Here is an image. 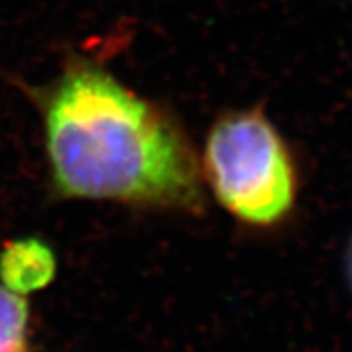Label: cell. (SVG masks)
Returning <instances> with one entry per match:
<instances>
[{"instance_id": "1", "label": "cell", "mask_w": 352, "mask_h": 352, "mask_svg": "<svg viewBox=\"0 0 352 352\" xmlns=\"http://www.w3.org/2000/svg\"><path fill=\"white\" fill-rule=\"evenodd\" d=\"M42 116L63 198L201 209L204 176L180 126L102 67H67L42 94Z\"/></svg>"}, {"instance_id": "2", "label": "cell", "mask_w": 352, "mask_h": 352, "mask_svg": "<svg viewBox=\"0 0 352 352\" xmlns=\"http://www.w3.org/2000/svg\"><path fill=\"white\" fill-rule=\"evenodd\" d=\"M201 176L223 209L248 225H274L295 201L292 158L259 110L232 111L214 122L205 140Z\"/></svg>"}, {"instance_id": "3", "label": "cell", "mask_w": 352, "mask_h": 352, "mask_svg": "<svg viewBox=\"0 0 352 352\" xmlns=\"http://www.w3.org/2000/svg\"><path fill=\"white\" fill-rule=\"evenodd\" d=\"M56 275V255L36 237L16 239L0 252V278L16 295H29L51 284Z\"/></svg>"}, {"instance_id": "4", "label": "cell", "mask_w": 352, "mask_h": 352, "mask_svg": "<svg viewBox=\"0 0 352 352\" xmlns=\"http://www.w3.org/2000/svg\"><path fill=\"white\" fill-rule=\"evenodd\" d=\"M28 327V300L0 286V352H25Z\"/></svg>"}, {"instance_id": "5", "label": "cell", "mask_w": 352, "mask_h": 352, "mask_svg": "<svg viewBox=\"0 0 352 352\" xmlns=\"http://www.w3.org/2000/svg\"><path fill=\"white\" fill-rule=\"evenodd\" d=\"M351 278H352V254H351Z\"/></svg>"}]
</instances>
